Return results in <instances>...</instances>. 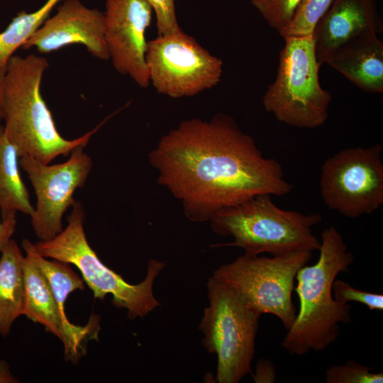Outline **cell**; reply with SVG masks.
<instances>
[{
	"instance_id": "10",
	"label": "cell",
	"mask_w": 383,
	"mask_h": 383,
	"mask_svg": "<svg viewBox=\"0 0 383 383\" xmlns=\"http://www.w3.org/2000/svg\"><path fill=\"white\" fill-rule=\"evenodd\" d=\"M145 59L150 83L174 99L216 87L223 74L222 60L182 30L148 41Z\"/></svg>"
},
{
	"instance_id": "14",
	"label": "cell",
	"mask_w": 383,
	"mask_h": 383,
	"mask_svg": "<svg viewBox=\"0 0 383 383\" xmlns=\"http://www.w3.org/2000/svg\"><path fill=\"white\" fill-rule=\"evenodd\" d=\"M72 44L84 45L99 60L110 59L104 38V13L87 7L79 0H65L22 48L34 47L39 52L48 53Z\"/></svg>"
},
{
	"instance_id": "13",
	"label": "cell",
	"mask_w": 383,
	"mask_h": 383,
	"mask_svg": "<svg viewBox=\"0 0 383 383\" xmlns=\"http://www.w3.org/2000/svg\"><path fill=\"white\" fill-rule=\"evenodd\" d=\"M23 260L24 306L22 315L44 326L45 331L58 338L64 345L65 357L76 363L85 354L86 343L98 339L99 317L92 315L89 323L77 326L61 316L50 287L30 250L22 245Z\"/></svg>"
},
{
	"instance_id": "2",
	"label": "cell",
	"mask_w": 383,
	"mask_h": 383,
	"mask_svg": "<svg viewBox=\"0 0 383 383\" xmlns=\"http://www.w3.org/2000/svg\"><path fill=\"white\" fill-rule=\"evenodd\" d=\"M320 241L317 262L305 265L296 276L299 309L282 343L291 355L302 356L326 349L336 340L339 323L351 321L350 305L336 301L332 289L339 273L349 272L353 254L333 226L323 231Z\"/></svg>"
},
{
	"instance_id": "22",
	"label": "cell",
	"mask_w": 383,
	"mask_h": 383,
	"mask_svg": "<svg viewBox=\"0 0 383 383\" xmlns=\"http://www.w3.org/2000/svg\"><path fill=\"white\" fill-rule=\"evenodd\" d=\"M372 370L353 360L342 365L329 367L326 373L327 383H382L383 373H374Z\"/></svg>"
},
{
	"instance_id": "25",
	"label": "cell",
	"mask_w": 383,
	"mask_h": 383,
	"mask_svg": "<svg viewBox=\"0 0 383 383\" xmlns=\"http://www.w3.org/2000/svg\"><path fill=\"white\" fill-rule=\"evenodd\" d=\"M256 383H272L275 382V367L272 362L266 359L259 360L256 365L255 374L252 375Z\"/></svg>"
},
{
	"instance_id": "4",
	"label": "cell",
	"mask_w": 383,
	"mask_h": 383,
	"mask_svg": "<svg viewBox=\"0 0 383 383\" xmlns=\"http://www.w3.org/2000/svg\"><path fill=\"white\" fill-rule=\"evenodd\" d=\"M272 197L257 195L214 213L209 220L213 232L233 241L213 246H235L247 253L271 255L318 250L321 241L312 228L321 222V216L282 209Z\"/></svg>"
},
{
	"instance_id": "9",
	"label": "cell",
	"mask_w": 383,
	"mask_h": 383,
	"mask_svg": "<svg viewBox=\"0 0 383 383\" xmlns=\"http://www.w3.org/2000/svg\"><path fill=\"white\" fill-rule=\"evenodd\" d=\"M382 146L353 147L328 157L319 181L326 206L348 218L370 214L383 204Z\"/></svg>"
},
{
	"instance_id": "1",
	"label": "cell",
	"mask_w": 383,
	"mask_h": 383,
	"mask_svg": "<svg viewBox=\"0 0 383 383\" xmlns=\"http://www.w3.org/2000/svg\"><path fill=\"white\" fill-rule=\"evenodd\" d=\"M149 162L157 182L193 222L209 221L216 211L253 196H282L293 189L280 163L265 157L254 138L223 113L181 122L160 138Z\"/></svg>"
},
{
	"instance_id": "16",
	"label": "cell",
	"mask_w": 383,
	"mask_h": 383,
	"mask_svg": "<svg viewBox=\"0 0 383 383\" xmlns=\"http://www.w3.org/2000/svg\"><path fill=\"white\" fill-rule=\"evenodd\" d=\"M328 65L367 94L383 93V43L374 33L354 36L325 58Z\"/></svg>"
},
{
	"instance_id": "18",
	"label": "cell",
	"mask_w": 383,
	"mask_h": 383,
	"mask_svg": "<svg viewBox=\"0 0 383 383\" xmlns=\"http://www.w3.org/2000/svg\"><path fill=\"white\" fill-rule=\"evenodd\" d=\"M15 147L7 139L0 126V210L1 219L9 213L20 211L30 217L35 208L28 188L21 178Z\"/></svg>"
},
{
	"instance_id": "20",
	"label": "cell",
	"mask_w": 383,
	"mask_h": 383,
	"mask_svg": "<svg viewBox=\"0 0 383 383\" xmlns=\"http://www.w3.org/2000/svg\"><path fill=\"white\" fill-rule=\"evenodd\" d=\"M333 0H303L292 21L280 34L284 38L313 33L316 24Z\"/></svg>"
},
{
	"instance_id": "15",
	"label": "cell",
	"mask_w": 383,
	"mask_h": 383,
	"mask_svg": "<svg viewBox=\"0 0 383 383\" xmlns=\"http://www.w3.org/2000/svg\"><path fill=\"white\" fill-rule=\"evenodd\" d=\"M382 31L375 0H333L313 31L317 60L323 64L334 48L354 36Z\"/></svg>"
},
{
	"instance_id": "17",
	"label": "cell",
	"mask_w": 383,
	"mask_h": 383,
	"mask_svg": "<svg viewBox=\"0 0 383 383\" xmlns=\"http://www.w3.org/2000/svg\"><path fill=\"white\" fill-rule=\"evenodd\" d=\"M23 260L18 243L11 239L0 255V334L6 337L23 313L25 289Z\"/></svg>"
},
{
	"instance_id": "7",
	"label": "cell",
	"mask_w": 383,
	"mask_h": 383,
	"mask_svg": "<svg viewBox=\"0 0 383 383\" xmlns=\"http://www.w3.org/2000/svg\"><path fill=\"white\" fill-rule=\"evenodd\" d=\"M312 252L299 250L272 257L245 252L218 267L212 277L253 312L277 316L288 330L297 313L292 298L296 276L310 261Z\"/></svg>"
},
{
	"instance_id": "27",
	"label": "cell",
	"mask_w": 383,
	"mask_h": 383,
	"mask_svg": "<svg viewBox=\"0 0 383 383\" xmlns=\"http://www.w3.org/2000/svg\"><path fill=\"white\" fill-rule=\"evenodd\" d=\"M18 382V379L11 374L9 364L5 360H1L0 383H13Z\"/></svg>"
},
{
	"instance_id": "19",
	"label": "cell",
	"mask_w": 383,
	"mask_h": 383,
	"mask_svg": "<svg viewBox=\"0 0 383 383\" xmlns=\"http://www.w3.org/2000/svg\"><path fill=\"white\" fill-rule=\"evenodd\" d=\"M62 0H47L36 11H21L4 30L0 32V72L6 67L13 53L25 44L49 18L53 8Z\"/></svg>"
},
{
	"instance_id": "6",
	"label": "cell",
	"mask_w": 383,
	"mask_h": 383,
	"mask_svg": "<svg viewBox=\"0 0 383 383\" xmlns=\"http://www.w3.org/2000/svg\"><path fill=\"white\" fill-rule=\"evenodd\" d=\"M277 75L262 98L266 111L279 122L313 129L325 124L332 100L319 80L313 33L284 38Z\"/></svg>"
},
{
	"instance_id": "28",
	"label": "cell",
	"mask_w": 383,
	"mask_h": 383,
	"mask_svg": "<svg viewBox=\"0 0 383 383\" xmlns=\"http://www.w3.org/2000/svg\"><path fill=\"white\" fill-rule=\"evenodd\" d=\"M5 72H0V122L3 119L4 107ZM1 126V124H0Z\"/></svg>"
},
{
	"instance_id": "11",
	"label": "cell",
	"mask_w": 383,
	"mask_h": 383,
	"mask_svg": "<svg viewBox=\"0 0 383 383\" xmlns=\"http://www.w3.org/2000/svg\"><path fill=\"white\" fill-rule=\"evenodd\" d=\"M84 148L77 146L60 164H45L28 155L18 158L36 196L30 223L39 240H50L63 230V215L76 201L74 193L84 186L92 168L91 159L84 152Z\"/></svg>"
},
{
	"instance_id": "8",
	"label": "cell",
	"mask_w": 383,
	"mask_h": 383,
	"mask_svg": "<svg viewBox=\"0 0 383 383\" xmlns=\"http://www.w3.org/2000/svg\"><path fill=\"white\" fill-rule=\"evenodd\" d=\"M207 291L209 306L199 327L204 335L202 345L217 355L216 382L238 383L251 373L260 316L213 277Z\"/></svg>"
},
{
	"instance_id": "5",
	"label": "cell",
	"mask_w": 383,
	"mask_h": 383,
	"mask_svg": "<svg viewBox=\"0 0 383 383\" xmlns=\"http://www.w3.org/2000/svg\"><path fill=\"white\" fill-rule=\"evenodd\" d=\"M85 212L82 204L76 201L67 216V226L48 240L33 243L43 257L67 262L75 266L92 291L94 298L104 300L112 296V304L127 310L130 319L141 318L160 306L153 294L157 276L165 263L150 260L145 279L138 284L127 282L120 274L105 265L90 246L84 232Z\"/></svg>"
},
{
	"instance_id": "12",
	"label": "cell",
	"mask_w": 383,
	"mask_h": 383,
	"mask_svg": "<svg viewBox=\"0 0 383 383\" xmlns=\"http://www.w3.org/2000/svg\"><path fill=\"white\" fill-rule=\"evenodd\" d=\"M104 38L114 68L139 87L150 84L145 34L152 9L147 0H106Z\"/></svg>"
},
{
	"instance_id": "24",
	"label": "cell",
	"mask_w": 383,
	"mask_h": 383,
	"mask_svg": "<svg viewBox=\"0 0 383 383\" xmlns=\"http://www.w3.org/2000/svg\"><path fill=\"white\" fill-rule=\"evenodd\" d=\"M156 18L158 35L171 34L182 30L176 14L175 0H147Z\"/></svg>"
},
{
	"instance_id": "26",
	"label": "cell",
	"mask_w": 383,
	"mask_h": 383,
	"mask_svg": "<svg viewBox=\"0 0 383 383\" xmlns=\"http://www.w3.org/2000/svg\"><path fill=\"white\" fill-rule=\"evenodd\" d=\"M16 212L9 213L4 218L0 219V255L11 239L16 226Z\"/></svg>"
},
{
	"instance_id": "21",
	"label": "cell",
	"mask_w": 383,
	"mask_h": 383,
	"mask_svg": "<svg viewBox=\"0 0 383 383\" xmlns=\"http://www.w3.org/2000/svg\"><path fill=\"white\" fill-rule=\"evenodd\" d=\"M303 0H250L269 26L279 35L286 29Z\"/></svg>"
},
{
	"instance_id": "3",
	"label": "cell",
	"mask_w": 383,
	"mask_h": 383,
	"mask_svg": "<svg viewBox=\"0 0 383 383\" xmlns=\"http://www.w3.org/2000/svg\"><path fill=\"white\" fill-rule=\"evenodd\" d=\"M48 67L46 58L35 54L24 57L13 55L10 58L5 72L3 116L5 135L18 158L28 155L45 164L60 155H70L77 146L86 147L91 136L115 113L76 139L64 138L40 94L43 75Z\"/></svg>"
},
{
	"instance_id": "23",
	"label": "cell",
	"mask_w": 383,
	"mask_h": 383,
	"mask_svg": "<svg viewBox=\"0 0 383 383\" xmlns=\"http://www.w3.org/2000/svg\"><path fill=\"white\" fill-rule=\"evenodd\" d=\"M334 299L341 304L350 301L360 303L370 310H383V294L362 291L340 279L335 280L333 284Z\"/></svg>"
}]
</instances>
